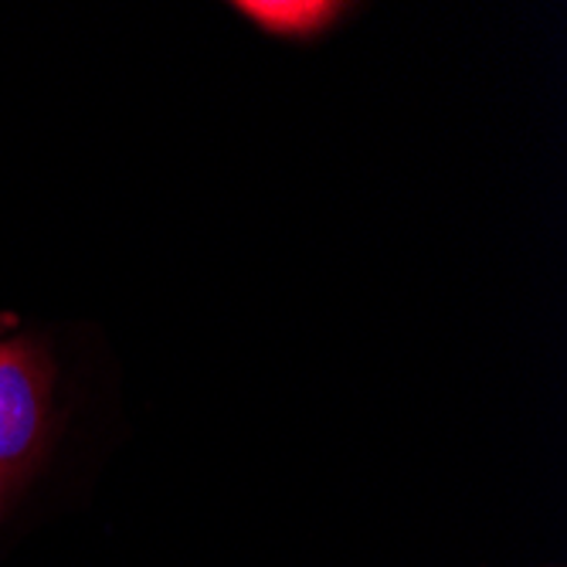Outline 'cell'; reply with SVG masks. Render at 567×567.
<instances>
[{"label": "cell", "instance_id": "obj_1", "mask_svg": "<svg viewBox=\"0 0 567 567\" xmlns=\"http://www.w3.org/2000/svg\"><path fill=\"white\" fill-rule=\"evenodd\" d=\"M55 368L38 340H0V513L34 476L51 435Z\"/></svg>", "mask_w": 567, "mask_h": 567}, {"label": "cell", "instance_id": "obj_2", "mask_svg": "<svg viewBox=\"0 0 567 567\" xmlns=\"http://www.w3.org/2000/svg\"><path fill=\"white\" fill-rule=\"evenodd\" d=\"M235 11L276 38L309 41L330 31L347 4H333V0H238Z\"/></svg>", "mask_w": 567, "mask_h": 567}, {"label": "cell", "instance_id": "obj_3", "mask_svg": "<svg viewBox=\"0 0 567 567\" xmlns=\"http://www.w3.org/2000/svg\"><path fill=\"white\" fill-rule=\"evenodd\" d=\"M14 323H18V320H14L11 313H0V340H4V333H8V330H11Z\"/></svg>", "mask_w": 567, "mask_h": 567}]
</instances>
